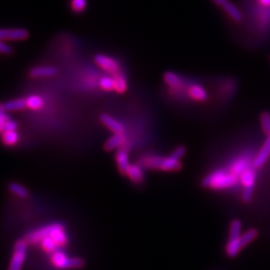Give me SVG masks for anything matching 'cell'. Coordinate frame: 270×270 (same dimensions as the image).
<instances>
[{"mask_svg": "<svg viewBox=\"0 0 270 270\" xmlns=\"http://www.w3.org/2000/svg\"><path fill=\"white\" fill-rule=\"evenodd\" d=\"M212 1L215 3V4H217V5H219V6H223L224 5V3L227 1V0H212Z\"/></svg>", "mask_w": 270, "mask_h": 270, "instance_id": "34", "label": "cell"}, {"mask_svg": "<svg viewBox=\"0 0 270 270\" xmlns=\"http://www.w3.org/2000/svg\"><path fill=\"white\" fill-rule=\"evenodd\" d=\"M2 140L7 146H13L19 140V135L16 130L13 131H5L2 132Z\"/></svg>", "mask_w": 270, "mask_h": 270, "instance_id": "24", "label": "cell"}, {"mask_svg": "<svg viewBox=\"0 0 270 270\" xmlns=\"http://www.w3.org/2000/svg\"><path fill=\"white\" fill-rule=\"evenodd\" d=\"M0 51L3 54L10 55L13 53V48L7 43H5V41H1V43H0Z\"/></svg>", "mask_w": 270, "mask_h": 270, "instance_id": "31", "label": "cell"}, {"mask_svg": "<svg viewBox=\"0 0 270 270\" xmlns=\"http://www.w3.org/2000/svg\"><path fill=\"white\" fill-rule=\"evenodd\" d=\"M240 232H241V222L238 219L232 220L230 224V232H229V239L228 240H238L240 239Z\"/></svg>", "mask_w": 270, "mask_h": 270, "instance_id": "22", "label": "cell"}, {"mask_svg": "<svg viewBox=\"0 0 270 270\" xmlns=\"http://www.w3.org/2000/svg\"><path fill=\"white\" fill-rule=\"evenodd\" d=\"M247 169H248V160L246 158H242L233 163L231 167V172L236 176H238V175H241Z\"/></svg>", "mask_w": 270, "mask_h": 270, "instance_id": "21", "label": "cell"}, {"mask_svg": "<svg viewBox=\"0 0 270 270\" xmlns=\"http://www.w3.org/2000/svg\"><path fill=\"white\" fill-rule=\"evenodd\" d=\"M125 136L124 134H113L109 137L104 143V149L107 151H112L114 149L120 148L125 142Z\"/></svg>", "mask_w": 270, "mask_h": 270, "instance_id": "12", "label": "cell"}, {"mask_svg": "<svg viewBox=\"0 0 270 270\" xmlns=\"http://www.w3.org/2000/svg\"><path fill=\"white\" fill-rule=\"evenodd\" d=\"M94 61L100 68H102L103 70H105L110 74L115 75L119 71L118 62L112 57H109L104 54H97L94 57Z\"/></svg>", "mask_w": 270, "mask_h": 270, "instance_id": "6", "label": "cell"}, {"mask_svg": "<svg viewBox=\"0 0 270 270\" xmlns=\"http://www.w3.org/2000/svg\"><path fill=\"white\" fill-rule=\"evenodd\" d=\"M8 120H9V116L6 114L5 110L1 108V112H0V127H2Z\"/></svg>", "mask_w": 270, "mask_h": 270, "instance_id": "33", "label": "cell"}, {"mask_svg": "<svg viewBox=\"0 0 270 270\" xmlns=\"http://www.w3.org/2000/svg\"><path fill=\"white\" fill-rule=\"evenodd\" d=\"M100 120L101 122L104 124V125L111 130L114 134H123L124 133V126L121 122H119L118 120H116L115 118H113L112 116L108 115V114H101L100 115Z\"/></svg>", "mask_w": 270, "mask_h": 270, "instance_id": "7", "label": "cell"}, {"mask_svg": "<svg viewBox=\"0 0 270 270\" xmlns=\"http://www.w3.org/2000/svg\"><path fill=\"white\" fill-rule=\"evenodd\" d=\"M116 163H117V166H118V169L119 171L123 174V175H126V172H127V169L129 167V158H128V152L126 151V149L124 148H120L117 153H116Z\"/></svg>", "mask_w": 270, "mask_h": 270, "instance_id": "9", "label": "cell"}, {"mask_svg": "<svg viewBox=\"0 0 270 270\" xmlns=\"http://www.w3.org/2000/svg\"><path fill=\"white\" fill-rule=\"evenodd\" d=\"M126 175L134 183H141L144 179V175H143V171H142L141 167H140V166L136 165V164H130L129 165V167H128L127 172H126Z\"/></svg>", "mask_w": 270, "mask_h": 270, "instance_id": "16", "label": "cell"}, {"mask_svg": "<svg viewBox=\"0 0 270 270\" xmlns=\"http://www.w3.org/2000/svg\"><path fill=\"white\" fill-rule=\"evenodd\" d=\"M237 182V176L232 172L224 170H216L207 175L201 182V185L205 188L211 189H223L233 186Z\"/></svg>", "mask_w": 270, "mask_h": 270, "instance_id": "1", "label": "cell"}, {"mask_svg": "<svg viewBox=\"0 0 270 270\" xmlns=\"http://www.w3.org/2000/svg\"><path fill=\"white\" fill-rule=\"evenodd\" d=\"M162 159H163V156H159V155L145 156L142 160V164L147 168L160 169V165H161Z\"/></svg>", "mask_w": 270, "mask_h": 270, "instance_id": "18", "label": "cell"}, {"mask_svg": "<svg viewBox=\"0 0 270 270\" xmlns=\"http://www.w3.org/2000/svg\"><path fill=\"white\" fill-rule=\"evenodd\" d=\"M185 154V147L184 146H179L176 149H174V151L172 152L171 156L176 158V159H180L183 157V155Z\"/></svg>", "mask_w": 270, "mask_h": 270, "instance_id": "32", "label": "cell"}, {"mask_svg": "<svg viewBox=\"0 0 270 270\" xmlns=\"http://www.w3.org/2000/svg\"><path fill=\"white\" fill-rule=\"evenodd\" d=\"M163 80L166 84L173 89H178L182 86V79L178 74L172 71L165 72L163 75Z\"/></svg>", "mask_w": 270, "mask_h": 270, "instance_id": "15", "label": "cell"}, {"mask_svg": "<svg viewBox=\"0 0 270 270\" xmlns=\"http://www.w3.org/2000/svg\"><path fill=\"white\" fill-rule=\"evenodd\" d=\"M254 181H255V175L253 170L247 169L241 174V182L244 185V191L242 194V199L244 202H249L252 198Z\"/></svg>", "mask_w": 270, "mask_h": 270, "instance_id": "4", "label": "cell"}, {"mask_svg": "<svg viewBox=\"0 0 270 270\" xmlns=\"http://www.w3.org/2000/svg\"><path fill=\"white\" fill-rule=\"evenodd\" d=\"M181 167H182V164L179 161V159L169 156V157H163L161 165H160V170L177 171V170H180Z\"/></svg>", "mask_w": 270, "mask_h": 270, "instance_id": "11", "label": "cell"}, {"mask_svg": "<svg viewBox=\"0 0 270 270\" xmlns=\"http://www.w3.org/2000/svg\"><path fill=\"white\" fill-rule=\"evenodd\" d=\"M58 69L54 66H35L29 70V75L34 78H45L56 75Z\"/></svg>", "mask_w": 270, "mask_h": 270, "instance_id": "8", "label": "cell"}, {"mask_svg": "<svg viewBox=\"0 0 270 270\" xmlns=\"http://www.w3.org/2000/svg\"><path fill=\"white\" fill-rule=\"evenodd\" d=\"M9 190L19 198H27L29 196V191L24 187V186L20 185L19 183H16V182L10 183Z\"/></svg>", "mask_w": 270, "mask_h": 270, "instance_id": "20", "label": "cell"}, {"mask_svg": "<svg viewBox=\"0 0 270 270\" xmlns=\"http://www.w3.org/2000/svg\"><path fill=\"white\" fill-rule=\"evenodd\" d=\"M25 107H27L26 105V99H13L10 101H7L1 105V108H3L5 111H19L22 110Z\"/></svg>", "mask_w": 270, "mask_h": 270, "instance_id": "13", "label": "cell"}, {"mask_svg": "<svg viewBox=\"0 0 270 270\" xmlns=\"http://www.w3.org/2000/svg\"><path fill=\"white\" fill-rule=\"evenodd\" d=\"M100 87L105 91H111L114 90V80L111 77L104 76L99 80Z\"/></svg>", "mask_w": 270, "mask_h": 270, "instance_id": "27", "label": "cell"}, {"mask_svg": "<svg viewBox=\"0 0 270 270\" xmlns=\"http://www.w3.org/2000/svg\"><path fill=\"white\" fill-rule=\"evenodd\" d=\"M262 130L266 135H270V113L267 111L262 112L260 116Z\"/></svg>", "mask_w": 270, "mask_h": 270, "instance_id": "28", "label": "cell"}, {"mask_svg": "<svg viewBox=\"0 0 270 270\" xmlns=\"http://www.w3.org/2000/svg\"><path fill=\"white\" fill-rule=\"evenodd\" d=\"M269 156H270V135H268L264 145L262 146V148L260 149L259 153L257 154L256 158L254 159L253 165L255 166L256 168L261 167V166L267 161Z\"/></svg>", "mask_w": 270, "mask_h": 270, "instance_id": "10", "label": "cell"}, {"mask_svg": "<svg viewBox=\"0 0 270 270\" xmlns=\"http://www.w3.org/2000/svg\"><path fill=\"white\" fill-rule=\"evenodd\" d=\"M40 242H41V246H42V248L47 252H55L57 250L58 244L51 236L44 237Z\"/></svg>", "mask_w": 270, "mask_h": 270, "instance_id": "25", "label": "cell"}, {"mask_svg": "<svg viewBox=\"0 0 270 270\" xmlns=\"http://www.w3.org/2000/svg\"><path fill=\"white\" fill-rule=\"evenodd\" d=\"M26 256V240H18L14 245L8 270H21Z\"/></svg>", "mask_w": 270, "mask_h": 270, "instance_id": "3", "label": "cell"}, {"mask_svg": "<svg viewBox=\"0 0 270 270\" xmlns=\"http://www.w3.org/2000/svg\"><path fill=\"white\" fill-rule=\"evenodd\" d=\"M222 8L228 14V16H229L232 20H234V21L240 22L241 20H242L243 16H242L241 11L232 2L228 1V0H227V1L224 3V5L222 6Z\"/></svg>", "mask_w": 270, "mask_h": 270, "instance_id": "14", "label": "cell"}, {"mask_svg": "<svg viewBox=\"0 0 270 270\" xmlns=\"http://www.w3.org/2000/svg\"><path fill=\"white\" fill-rule=\"evenodd\" d=\"M26 105L32 110H38L43 105V100L38 95H31L26 98Z\"/></svg>", "mask_w": 270, "mask_h": 270, "instance_id": "23", "label": "cell"}, {"mask_svg": "<svg viewBox=\"0 0 270 270\" xmlns=\"http://www.w3.org/2000/svg\"><path fill=\"white\" fill-rule=\"evenodd\" d=\"M29 37V31L24 28H3L0 30L1 41H22Z\"/></svg>", "mask_w": 270, "mask_h": 270, "instance_id": "5", "label": "cell"}, {"mask_svg": "<svg viewBox=\"0 0 270 270\" xmlns=\"http://www.w3.org/2000/svg\"><path fill=\"white\" fill-rule=\"evenodd\" d=\"M257 235H258V231L256 229H254V228H252V229H249L248 231H246L240 237V241H241L242 247H244L248 243H250L253 239H255L257 237Z\"/></svg>", "mask_w": 270, "mask_h": 270, "instance_id": "26", "label": "cell"}, {"mask_svg": "<svg viewBox=\"0 0 270 270\" xmlns=\"http://www.w3.org/2000/svg\"><path fill=\"white\" fill-rule=\"evenodd\" d=\"M1 128V131L2 132H5V131H13V130H16L17 128V123L14 121V120H8L4 125Z\"/></svg>", "mask_w": 270, "mask_h": 270, "instance_id": "30", "label": "cell"}, {"mask_svg": "<svg viewBox=\"0 0 270 270\" xmlns=\"http://www.w3.org/2000/svg\"><path fill=\"white\" fill-rule=\"evenodd\" d=\"M114 80V90L117 93H124L127 89V80L123 75L115 74L113 77Z\"/></svg>", "mask_w": 270, "mask_h": 270, "instance_id": "19", "label": "cell"}, {"mask_svg": "<svg viewBox=\"0 0 270 270\" xmlns=\"http://www.w3.org/2000/svg\"><path fill=\"white\" fill-rule=\"evenodd\" d=\"M259 1L264 6H268V7L270 6V0H259Z\"/></svg>", "mask_w": 270, "mask_h": 270, "instance_id": "35", "label": "cell"}, {"mask_svg": "<svg viewBox=\"0 0 270 270\" xmlns=\"http://www.w3.org/2000/svg\"><path fill=\"white\" fill-rule=\"evenodd\" d=\"M51 260L53 265L59 269H77L84 266V261L81 258H69L61 251L53 252Z\"/></svg>", "mask_w": 270, "mask_h": 270, "instance_id": "2", "label": "cell"}, {"mask_svg": "<svg viewBox=\"0 0 270 270\" xmlns=\"http://www.w3.org/2000/svg\"><path fill=\"white\" fill-rule=\"evenodd\" d=\"M87 0H71V9L75 13L83 12L86 9Z\"/></svg>", "mask_w": 270, "mask_h": 270, "instance_id": "29", "label": "cell"}, {"mask_svg": "<svg viewBox=\"0 0 270 270\" xmlns=\"http://www.w3.org/2000/svg\"><path fill=\"white\" fill-rule=\"evenodd\" d=\"M189 95L197 101H205L207 99V92L206 90L199 84H192L188 89Z\"/></svg>", "mask_w": 270, "mask_h": 270, "instance_id": "17", "label": "cell"}]
</instances>
